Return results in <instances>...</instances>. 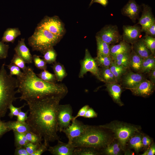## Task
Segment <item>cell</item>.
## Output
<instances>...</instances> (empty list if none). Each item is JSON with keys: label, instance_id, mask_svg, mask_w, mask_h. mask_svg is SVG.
<instances>
[{"label": "cell", "instance_id": "6da1fadb", "mask_svg": "<svg viewBox=\"0 0 155 155\" xmlns=\"http://www.w3.org/2000/svg\"><path fill=\"white\" fill-rule=\"evenodd\" d=\"M63 97L59 96L48 97L27 102L29 116L26 122L32 131L41 136L48 142L59 140L57 121L60 102Z\"/></svg>", "mask_w": 155, "mask_h": 155}, {"label": "cell", "instance_id": "7a4b0ae2", "mask_svg": "<svg viewBox=\"0 0 155 155\" xmlns=\"http://www.w3.org/2000/svg\"><path fill=\"white\" fill-rule=\"evenodd\" d=\"M23 74L17 77V93L21 94L20 100L26 102L35 101L48 97L59 96L63 98L68 92V89L63 84L47 82L40 78L33 69L28 66L23 71Z\"/></svg>", "mask_w": 155, "mask_h": 155}, {"label": "cell", "instance_id": "3957f363", "mask_svg": "<svg viewBox=\"0 0 155 155\" xmlns=\"http://www.w3.org/2000/svg\"><path fill=\"white\" fill-rule=\"evenodd\" d=\"M107 130L99 125H87L83 132L73 140L72 144L75 148L89 147L100 151L112 141Z\"/></svg>", "mask_w": 155, "mask_h": 155}, {"label": "cell", "instance_id": "277c9868", "mask_svg": "<svg viewBox=\"0 0 155 155\" xmlns=\"http://www.w3.org/2000/svg\"><path fill=\"white\" fill-rule=\"evenodd\" d=\"M3 63L0 69V119L5 116L10 105L19 98L16 97V78L8 74Z\"/></svg>", "mask_w": 155, "mask_h": 155}, {"label": "cell", "instance_id": "5b68a950", "mask_svg": "<svg viewBox=\"0 0 155 155\" xmlns=\"http://www.w3.org/2000/svg\"><path fill=\"white\" fill-rule=\"evenodd\" d=\"M61 38L47 30L36 27L33 34L28 39V44L33 51L43 54L55 46Z\"/></svg>", "mask_w": 155, "mask_h": 155}, {"label": "cell", "instance_id": "8992f818", "mask_svg": "<svg viewBox=\"0 0 155 155\" xmlns=\"http://www.w3.org/2000/svg\"><path fill=\"white\" fill-rule=\"evenodd\" d=\"M99 126L113 133L115 139L119 143L123 151L131 137L140 131V128L137 126L117 121Z\"/></svg>", "mask_w": 155, "mask_h": 155}, {"label": "cell", "instance_id": "52a82bcc", "mask_svg": "<svg viewBox=\"0 0 155 155\" xmlns=\"http://www.w3.org/2000/svg\"><path fill=\"white\" fill-rule=\"evenodd\" d=\"M36 27L46 30L61 37L65 31L63 23L57 16H45L37 24Z\"/></svg>", "mask_w": 155, "mask_h": 155}, {"label": "cell", "instance_id": "ba28073f", "mask_svg": "<svg viewBox=\"0 0 155 155\" xmlns=\"http://www.w3.org/2000/svg\"><path fill=\"white\" fill-rule=\"evenodd\" d=\"M81 68L79 77L83 78L87 72H90L99 79L100 68L94 59L88 49H86L84 59L80 62Z\"/></svg>", "mask_w": 155, "mask_h": 155}, {"label": "cell", "instance_id": "9c48e42d", "mask_svg": "<svg viewBox=\"0 0 155 155\" xmlns=\"http://www.w3.org/2000/svg\"><path fill=\"white\" fill-rule=\"evenodd\" d=\"M96 36L110 45L119 42L122 38L116 25H106L96 34Z\"/></svg>", "mask_w": 155, "mask_h": 155}, {"label": "cell", "instance_id": "30bf717a", "mask_svg": "<svg viewBox=\"0 0 155 155\" xmlns=\"http://www.w3.org/2000/svg\"><path fill=\"white\" fill-rule=\"evenodd\" d=\"M73 113L72 107L70 104L59 105L57 116L58 131L62 132L70 125L73 117Z\"/></svg>", "mask_w": 155, "mask_h": 155}, {"label": "cell", "instance_id": "8fae6325", "mask_svg": "<svg viewBox=\"0 0 155 155\" xmlns=\"http://www.w3.org/2000/svg\"><path fill=\"white\" fill-rule=\"evenodd\" d=\"M71 121L70 125L62 131L67 138L68 142L71 144L74 139L79 136L83 132L87 125L77 119Z\"/></svg>", "mask_w": 155, "mask_h": 155}, {"label": "cell", "instance_id": "7c38bea8", "mask_svg": "<svg viewBox=\"0 0 155 155\" xmlns=\"http://www.w3.org/2000/svg\"><path fill=\"white\" fill-rule=\"evenodd\" d=\"M123 40L132 45L140 39L141 36V27L137 25H124L123 27Z\"/></svg>", "mask_w": 155, "mask_h": 155}, {"label": "cell", "instance_id": "4fadbf2b", "mask_svg": "<svg viewBox=\"0 0 155 155\" xmlns=\"http://www.w3.org/2000/svg\"><path fill=\"white\" fill-rule=\"evenodd\" d=\"M154 89L155 84L149 80L145 79L136 86L129 90L131 91L133 95L145 97L152 94Z\"/></svg>", "mask_w": 155, "mask_h": 155}, {"label": "cell", "instance_id": "5bb4252c", "mask_svg": "<svg viewBox=\"0 0 155 155\" xmlns=\"http://www.w3.org/2000/svg\"><path fill=\"white\" fill-rule=\"evenodd\" d=\"M122 85L124 88L127 89L133 88L145 79L142 74L130 71L123 75Z\"/></svg>", "mask_w": 155, "mask_h": 155}, {"label": "cell", "instance_id": "9a60e30c", "mask_svg": "<svg viewBox=\"0 0 155 155\" xmlns=\"http://www.w3.org/2000/svg\"><path fill=\"white\" fill-rule=\"evenodd\" d=\"M141 7L135 0H129L121 9V13L129 18L133 23H135L139 16Z\"/></svg>", "mask_w": 155, "mask_h": 155}, {"label": "cell", "instance_id": "2e32d148", "mask_svg": "<svg viewBox=\"0 0 155 155\" xmlns=\"http://www.w3.org/2000/svg\"><path fill=\"white\" fill-rule=\"evenodd\" d=\"M75 148L72 144L64 143L59 140L57 145L49 146L47 151L53 155H73Z\"/></svg>", "mask_w": 155, "mask_h": 155}, {"label": "cell", "instance_id": "e0dca14e", "mask_svg": "<svg viewBox=\"0 0 155 155\" xmlns=\"http://www.w3.org/2000/svg\"><path fill=\"white\" fill-rule=\"evenodd\" d=\"M142 6V14L138 19V24L141 26V32H144L148 28L155 22V20L151 7L144 4Z\"/></svg>", "mask_w": 155, "mask_h": 155}, {"label": "cell", "instance_id": "ac0fdd59", "mask_svg": "<svg viewBox=\"0 0 155 155\" xmlns=\"http://www.w3.org/2000/svg\"><path fill=\"white\" fill-rule=\"evenodd\" d=\"M25 40L24 38H22L18 40L14 50L16 53L26 63H32V56L25 44Z\"/></svg>", "mask_w": 155, "mask_h": 155}, {"label": "cell", "instance_id": "d6986e66", "mask_svg": "<svg viewBox=\"0 0 155 155\" xmlns=\"http://www.w3.org/2000/svg\"><path fill=\"white\" fill-rule=\"evenodd\" d=\"M105 83L106 90L113 101L119 106L123 105V103L121 99L122 92V86L117 82Z\"/></svg>", "mask_w": 155, "mask_h": 155}, {"label": "cell", "instance_id": "ffe728a7", "mask_svg": "<svg viewBox=\"0 0 155 155\" xmlns=\"http://www.w3.org/2000/svg\"><path fill=\"white\" fill-rule=\"evenodd\" d=\"M132 47L134 51L144 59L152 54L150 50L145 45L142 38L139 39L132 44Z\"/></svg>", "mask_w": 155, "mask_h": 155}, {"label": "cell", "instance_id": "44dd1931", "mask_svg": "<svg viewBox=\"0 0 155 155\" xmlns=\"http://www.w3.org/2000/svg\"><path fill=\"white\" fill-rule=\"evenodd\" d=\"M132 49V46L123 40L118 44L110 45V55L113 58L119 54L130 52Z\"/></svg>", "mask_w": 155, "mask_h": 155}, {"label": "cell", "instance_id": "7402d4cb", "mask_svg": "<svg viewBox=\"0 0 155 155\" xmlns=\"http://www.w3.org/2000/svg\"><path fill=\"white\" fill-rule=\"evenodd\" d=\"M6 123L10 131H14L24 133L29 131H32L31 127L26 122L10 121L6 122Z\"/></svg>", "mask_w": 155, "mask_h": 155}, {"label": "cell", "instance_id": "603a6c76", "mask_svg": "<svg viewBox=\"0 0 155 155\" xmlns=\"http://www.w3.org/2000/svg\"><path fill=\"white\" fill-rule=\"evenodd\" d=\"M21 34L18 28H8L4 32L1 38V41L13 43L16 38Z\"/></svg>", "mask_w": 155, "mask_h": 155}, {"label": "cell", "instance_id": "cb8c5ba5", "mask_svg": "<svg viewBox=\"0 0 155 155\" xmlns=\"http://www.w3.org/2000/svg\"><path fill=\"white\" fill-rule=\"evenodd\" d=\"M101 154L107 155H118L121 154L122 150L121 146L118 142L112 141L105 147L102 150Z\"/></svg>", "mask_w": 155, "mask_h": 155}, {"label": "cell", "instance_id": "d4e9b609", "mask_svg": "<svg viewBox=\"0 0 155 155\" xmlns=\"http://www.w3.org/2000/svg\"><path fill=\"white\" fill-rule=\"evenodd\" d=\"M144 59L137 55L132 49L130 53L129 67L135 71L140 73Z\"/></svg>", "mask_w": 155, "mask_h": 155}, {"label": "cell", "instance_id": "484cf974", "mask_svg": "<svg viewBox=\"0 0 155 155\" xmlns=\"http://www.w3.org/2000/svg\"><path fill=\"white\" fill-rule=\"evenodd\" d=\"M98 80L105 83L118 82L109 67L100 68Z\"/></svg>", "mask_w": 155, "mask_h": 155}, {"label": "cell", "instance_id": "4316f807", "mask_svg": "<svg viewBox=\"0 0 155 155\" xmlns=\"http://www.w3.org/2000/svg\"><path fill=\"white\" fill-rule=\"evenodd\" d=\"M131 52H125L117 55L112 58L113 62L117 65L122 66L128 68L129 67Z\"/></svg>", "mask_w": 155, "mask_h": 155}, {"label": "cell", "instance_id": "83f0119b", "mask_svg": "<svg viewBox=\"0 0 155 155\" xmlns=\"http://www.w3.org/2000/svg\"><path fill=\"white\" fill-rule=\"evenodd\" d=\"M97 44V55L110 56V45L96 36Z\"/></svg>", "mask_w": 155, "mask_h": 155}, {"label": "cell", "instance_id": "f1b7e54d", "mask_svg": "<svg viewBox=\"0 0 155 155\" xmlns=\"http://www.w3.org/2000/svg\"><path fill=\"white\" fill-rule=\"evenodd\" d=\"M154 69L155 55L151 54L148 57L144 59L140 73H148Z\"/></svg>", "mask_w": 155, "mask_h": 155}, {"label": "cell", "instance_id": "f546056e", "mask_svg": "<svg viewBox=\"0 0 155 155\" xmlns=\"http://www.w3.org/2000/svg\"><path fill=\"white\" fill-rule=\"evenodd\" d=\"M52 67L56 80L58 82L62 81L67 75L64 66L59 62L54 63Z\"/></svg>", "mask_w": 155, "mask_h": 155}, {"label": "cell", "instance_id": "4dcf8cb0", "mask_svg": "<svg viewBox=\"0 0 155 155\" xmlns=\"http://www.w3.org/2000/svg\"><path fill=\"white\" fill-rule=\"evenodd\" d=\"M100 154V151L94 148L82 147L75 148L73 155H97Z\"/></svg>", "mask_w": 155, "mask_h": 155}, {"label": "cell", "instance_id": "1f68e13d", "mask_svg": "<svg viewBox=\"0 0 155 155\" xmlns=\"http://www.w3.org/2000/svg\"><path fill=\"white\" fill-rule=\"evenodd\" d=\"M109 68L118 82L119 81L123 75L126 72L127 69L122 66L116 64L113 61Z\"/></svg>", "mask_w": 155, "mask_h": 155}, {"label": "cell", "instance_id": "d6a6232c", "mask_svg": "<svg viewBox=\"0 0 155 155\" xmlns=\"http://www.w3.org/2000/svg\"><path fill=\"white\" fill-rule=\"evenodd\" d=\"M131 136L129 141L130 147L136 152H139L143 147L142 142V137L139 134Z\"/></svg>", "mask_w": 155, "mask_h": 155}, {"label": "cell", "instance_id": "836d02e7", "mask_svg": "<svg viewBox=\"0 0 155 155\" xmlns=\"http://www.w3.org/2000/svg\"><path fill=\"white\" fill-rule=\"evenodd\" d=\"M94 59L98 66L100 67H109L113 61L110 56L97 55Z\"/></svg>", "mask_w": 155, "mask_h": 155}, {"label": "cell", "instance_id": "e575fe53", "mask_svg": "<svg viewBox=\"0 0 155 155\" xmlns=\"http://www.w3.org/2000/svg\"><path fill=\"white\" fill-rule=\"evenodd\" d=\"M43 54V59L47 64H51L55 62L57 54L53 47L48 49Z\"/></svg>", "mask_w": 155, "mask_h": 155}, {"label": "cell", "instance_id": "d590c367", "mask_svg": "<svg viewBox=\"0 0 155 155\" xmlns=\"http://www.w3.org/2000/svg\"><path fill=\"white\" fill-rule=\"evenodd\" d=\"M36 75L41 80L47 82L55 83L57 80L55 75L46 70H42L39 73Z\"/></svg>", "mask_w": 155, "mask_h": 155}, {"label": "cell", "instance_id": "8d00e7d4", "mask_svg": "<svg viewBox=\"0 0 155 155\" xmlns=\"http://www.w3.org/2000/svg\"><path fill=\"white\" fill-rule=\"evenodd\" d=\"M26 137L29 142L34 144H40L42 137L39 135L32 131H29L25 133Z\"/></svg>", "mask_w": 155, "mask_h": 155}, {"label": "cell", "instance_id": "74e56055", "mask_svg": "<svg viewBox=\"0 0 155 155\" xmlns=\"http://www.w3.org/2000/svg\"><path fill=\"white\" fill-rule=\"evenodd\" d=\"M142 38L147 47L150 50L152 54L155 55V37L149 36H145L144 38Z\"/></svg>", "mask_w": 155, "mask_h": 155}, {"label": "cell", "instance_id": "f35d334b", "mask_svg": "<svg viewBox=\"0 0 155 155\" xmlns=\"http://www.w3.org/2000/svg\"><path fill=\"white\" fill-rule=\"evenodd\" d=\"M32 60L35 67L38 69L42 70H46V63L40 56L34 55L32 56Z\"/></svg>", "mask_w": 155, "mask_h": 155}, {"label": "cell", "instance_id": "ab89813d", "mask_svg": "<svg viewBox=\"0 0 155 155\" xmlns=\"http://www.w3.org/2000/svg\"><path fill=\"white\" fill-rule=\"evenodd\" d=\"M11 62L22 69L23 71H25L27 68L26 63L16 53L14 55Z\"/></svg>", "mask_w": 155, "mask_h": 155}, {"label": "cell", "instance_id": "60d3db41", "mask_svg": "<svg viewBox=\"0 0 155 155\" xmlns=\"http://www.w3.org/2000/svg\"><path fill=\"white\" fill-rule=\"evenodd\" d=\"M9 70V74L13 76L15 75L17 77L21 76L23 73L20 69L13 63H11L8 65H6Z\"/></svg>", "mask_w": 155, "mask_h": 155}, {"label": "cell", "instance_id": "b9f144b4", "mask_svg": "<svg viewBox=\"0 0 155 155\" xmlns=\"http://www.w3.org/2000/svg\"><path fill=\"white\" fill-rule=\"evenodd\" d=\"M27 104L25 103L22 106L17 107L14 106L12 103L11 104L9 107L8 109L10 110V112L8 114V116L10 118H12L14 116H17L19 112L22 111V108Z\"/></svg>", "mask_w": 155, "mask_h": 155}, {"label": "cell", "instance_id": "7bdbcfd3", "mask_svg": "<svg viewBox=\"0 0 155 155\" xmlns=\"http://www.w3.org/2000/svg\"><path fill=\"white\" fill-rule=\"evenodd\" d=\"M9 48V45L0 41V59H5L7 57Z\"/></svg>", "mask_w": 155, "mask_h": 155}, {"label": "cell", "instance_id": "ee69618b", "mask_svg": "<svg viewBox=\"0 0 155 155\" xmlns=\"http://www.w3.org/2000/svg\"><path fill=\"white\" fill-rule=\"evenodd\" d=\"M49 142L44 141L43 143H41L32 155H41L44 152L48 150L49 147Z\"/></svg>", "mask_w": 155, "mask_h": 155}, {"label": "cell", "instance_id": "f6af8a7d", "mask_svg": "<svg viewBox=\"0 0 155 155\" xmlns=\"http://www.w3.org/2000/svg\"><path fill=\"white\" fill-rule=\"evenodd\" d=\"M40 144H34L28 142L25 145L24 147L29 155H32Z\"/></svg>", "mask_w": 155, "mask_h": 155}, {"label": "cell", "instance_id": "bcb514c9", "mask_svg": "<svg viewBox=\"0 0 155 155\" xmlns=\"http://www.w3.org/2000/svg\"><path fill=\"white\" fill-rule=\"evenodd\" d=\"M89 108L88 105H84L79 110L76 115L73 117L72 120H74L79 117H84L87 111Z\"/></svg>", "mask_w": 155, "mask_h": 155}, {"label": "cell", "instance_id": "7dc6e473", "mask_svg": "<svg viewBox=\"0 0 155 155\" xmlns=\"http://www.w3.org/2000/svg\"><path fill=\"white\" fill-rule=\"evenodd\" d=\"M144 32L145 33V36H149L155 37V22L148 28Z\"/></svg>", "mask_w": 155, "mask_h": 155}, {"label": "cell", "instance_id": "c3c4849f", "mask_svg": "<svg viewBox=\"0 0 155 155\" xmlns=\"http://www.w3.org/2000/svg\"><path fill=\"white\" fill-rule=\"evenodd\" d=\"M28 110L26 112L21 111L17 116L16 121L21 122H26L28 118Z\"/></svg>", "mask_w": 155, "mask_h": 155}, {"label": "cell", "instance_id": "681fc988", "mask_svg": "<svg viewBox=\"0 0 155 155\" xmlns=\"http://www.w3.org/2000/svg\"><path fill=\"white\" fill-rule=\"evenodd\" d=\"M6 122L1 120L0 119V138L5 133L9 131Z\"/></svg>", "mask_w": 155, "mask_h": 155}, {"label": "cell", "instance_id": "f907efd6", "mask_svg": "<svg viewBox=\"0 0 155 155\" xmlns=\"http://www.w3.org/2000/svg\"><path fill=\"white\" fill-rule=\"evenodd\" d=\"M98 114L92 108L90 107L87 110L84 117L86 118H92L97 117Z\"/></svg>", "mask_w": 155, "mask_h": 155}, {"label": "cell", "instance_id": "816d5d0a", "mask_svg": "<svg viewBox=\"0 0 155 155\" xmlns=\"http://www.w3.org/2000/svg\"><path fill=\"white\" fill-rule=\"evenodd\" d=\"M14 155H29L24 147L16 148Z\"/></svg>", "mask_w": 155, "mask_h": 155}, {"label": "cell", "instance_id": "f5cc1de1", "mask_svg": "<svg viewBox=\"0 0 155 155\" xmlns=\"http://www.w3.org/2000/svg\"><path fill=\"white\" fill-rule=\"evenodd\" d=\"M14 137V145L16 148L24 147L28 142L16 137Z\"/></svg>", "mask_w": 155, "mask_h": 155}, {"label": "cell", "instance_id": "db71d44e", "mask_svg": "<svg viewBox=\"0 0 155 155\" xmlns=\"http://www.w3.org/2000/svg\"><path fill=\"white\" fill-rule=\"evenodd\" d=\"M142 142L143 147L146 148L150 146L152 140L147 136L144 135L142 137Z\"/></svg>", "mask_w": 155, "mask_h": 155}, {"label": "cell", "instance_id": "11a10c76", "mask_svg": "<svg viewBox=\"0 0 155 155\" xmlns=\"http://www.w3.org/2000/svg\"><path fill=\"white\" fill-rule=\"evenodd\" d=\"M145 151L142 155H154L155 154V145L153 143Z\"/></svg>", "mask_w": 155, "mask_h": 155}, {"label": "cell", "instance_id": "9f6ffc18", "mask_svg": "<svg viewBox=\"0 0 155 155\" xmlns=\"http://www.w3.org/2000/svg\"><path fill=\"white\" fill-rule=\"evenodd\" d=\"M94 3H99L105 7L108 4V0H92L89 6H90Z\"/></svg>", "mask_w": 155, "mask_h": 155}, {"label": "cell", "instance_id": "6f0895ef", "mask_svg": "<svg viewBox=\"0 0 155 155\" xmlns=\"http://www.w3.org/2000/svg\"><path fill=\"white\" fill-rule=\"evenodd\" d=\"M148 76L150 79L149 80L153 84H155V69H154L149 73Z\"/></svg>", "mask_w": 155, "mask_h": 155}]
</instances>
